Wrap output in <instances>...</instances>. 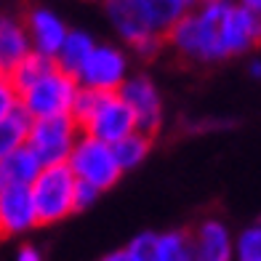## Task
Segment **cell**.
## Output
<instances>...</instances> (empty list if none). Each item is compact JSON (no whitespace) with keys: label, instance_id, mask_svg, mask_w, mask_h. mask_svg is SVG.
I'll use <instances>...</instances> for the list:
<instances>
[{"label":"cell","instance_id":"obj_26","mask_svg":"<svg viewBox=\"0 0 261 261\" xmlns=\"http://www.w3.org/2000/svg\"><path fill=\"white\" fill-rule=\"evenodd\" d=\"M101 261H134V258L128 256V251H125V248H120V251H112V253H107Z\"/></svg>","mask_w":261,"mask_h":261},{"label":"cell","instance_id":"obj_1","mask_svg":"<svg viewBox=\"0 0 261 261\" xmlns=\"http://www.w3.org/2000/svg\"><path fill=\"white\" fill-rule=\"evenodd\" d=\"M104 11L120 40L139 56H155L168 30L184 16L171 0H104Z\"/></svg>","mask_w":261,"mask_h":261},{"label":"cell","instance_id":"obj_17","mask_svg":"<svg viewBox=\"0 0 261 261\" xmlns=\"http://www.w3.org/2000/svg\"><path fill=\"white\" fill-rule=\"evenodd\" d=\"M30 125H32V117L24 110H16L0 120V163L27 144Z\"/></svg>","mask_w":261,"mask_h":261},{"label":"cell","instance_id":"obj_22","mask_svg":"<svg viewBox=\"0 0 261 261\" xmlns=\"http://www.w3.org/2000/svg\"><path fill=\"white\" fill-rule=\"evenodd\" d=\"M134 261H160V232H139L125 245Z\"/></svg>","mask_w":261,"mask_h":261},{"label":"cell","instance_id":"obj_23","mask_svg":"<svg viewBox=\"0 0 261 261\" xmlns=\"http://www.w3.org/2000/svg\"><path fill=\"white\" fill-rule=\"evenodd\" d=\"M16 110H21V93L14 83H11V77L3 75L0 77V120L8 117L11 112H16Z\"/></svg>","mask_w":261,"mask_h":261},{"label":"cell","instance_id":"obj_30","mask_svg":"<svg viewBox=\"0 0 261 261\" xmlns=\"http://www.w3.org/2000/svg\"><path fill=\"white\" fill-rule=\"evenodd\" d=\"M3 184H6V181H3V173H0V187H3Z\"/></svg>","mask_w":261,"mask_h":261},{"label":"cell","instance_id":"obj_3","mask_svg":"<svg viewBox=\"0 0 261 261\" xmlns=\"http://www.w3.org/2000/svg\"><path fill=\"white\" fill-rule=\"evenodd\" d=\"M72 117L80 123L83 134L96 136L107 141V144H115L123 136L139 130L134 110L117 91L101 93V91H91L80 86L75 107H72Z\"/></svg>","mask_w":261,"mask_h":261},{"label":"cell","instance_id":"obj_25","mask_svg":"<svg viewBox=\"0 0 261 261\" xmlns=\"http://www.w3.org/2000/svg\"><path fill=\"white\" fill-rule=\"evenodd\" d=\"M16 261H43V253H40V248H35V245H21L19 253H16Z\"/></svg>","mask_w":261,"mask_h":261},{"label":"cell","instance_id":"obj_20","mask_svg":"<svg viewBox=\"0 0 261 261\" xmlns=\"http://www.w3.org/2000/svg\"><path fill=\"white\" fill-rule=\"evenodd\" d=\"M160 261H197L192 234L181 229L160 232Z\"/></svg>","mask_w":261,"mask_h":261},{"label":"cell","instance_id":"obj_16","mask_svg":"<svg viewBox=\"0 0 261 261\" xmlns=\"http://www.w3.org/2000/svg\"><path fill=\"white\" fill-rule=\"evenodd\" d=\"M93 48H96V40H93L86 30H69L64 45L56 54V64L62 67L64 72L77 77V72L83 69V64L88 62V56L93 54Z\"/></svg>","mask_w":261,"mask_h":261},{"label":"cell","instance_id":"obj_29","mask_svg":"<svg viewBox=\"0 0 261 261\" xmlns=\"http://www.w3.org/2000/svg\"><path fill=\"white\" fill-rule=\"evenodd\" d=\"M208 3H219V0H197V6H208Z\"/></svg>","mask_w":261,"mask_h":261},{"label":"cell","instance_id":"obj_7","mask_svg":"<svg viewBox=\"0 0 261 261\" xmlns=\"http://www.w3.org/2000/svg\"><path fill=\"white\" fill-rule=\"evenodd\" d=\"M83 134L80 123L72 115H56V117H38L30 125V149L43 160V165L67 163L77 139Z\"/></svg>","mask_w":261,"mask_h":261},{"label":"cell","instance_id":"obj_11","mask_svg":"<svg viewBox=\"0 0 261 261\" xmlns=\"http://www.w3.org/2000/svg\"><path fill=\"white\" fill-rule=\"evenodd\" d=\"M128 101V107L136 115V128L141 134L155 136L163 125V96L158 86L147 75H134L123 83V88L117 91Z\"/></svg>","mask_w":261,"mask_h":261},{"label":"cell","instance_id":"obj_28","mask_svg":"<svg viewBox=\"0 0 261 261\" xmlns=\"http://www.w3.org/2000/svg\"><path fill=\"white\" fill-rule=\"evenodd\" d=\"M243 6H248L251 11H256V14H261V0H240Z\"/></svg>","mask_w":261,"mask_h":261},{"label":"cell","instance_id":"obj_14","mask_svg":"<svg viewBox=\"0 0 261 261\" xmlns=\"http://www.w3.org/2000/svg\"><path fill=\"white\" fill-rule=\"evenodd\" d=\"M32 54V40L27 24L19 21L16 16L0 14V67L8 75L21 59Z\"/></svg>","mask_w":261,"mask_h":261},{"label":"cell","instance_id":"obj_31","mask_svg":"<svg viewBox=\"0 0 261 261\" xmlns=\"http://www.w3.org/2000/svg\"><path fill=\"white\" fill-rule=\"evenodd\" d=\"M3 75H6V72H3V67H0V77H3Z\"/></svg>","mask_w":261,"mask_h":261},{"label":"cell","instance_id":"obj_27","mask_svg":"<svg viewBox=\"0 0 261 261\" xmlns=\"http://www.w3.org/2000/svg\"><path fill=\"white\" fill-rule=\"evenodd\" d=\"M248 75L253 80H261V59H253V62L248 64Z\"/></svg>","mask_w":261,"mask_h":261},{"label":"cell","instance_id":"obj_21","mask_svg":"<svg viewBox=\"0 0 261 261\" xmlns=\"http://www.w3.org/2000/svg\"><path fill=\"white\" fill-rule=\"evenodd\" d=\"M234 261H261V221L234 234Z\"/></svg>","mask_w":261,"mask_h":261},{"label":"cell","instance_id":"obj_2","mask_svg":"<svg viewBox=\"0 0 261 261\" xmlns=\"http://www.w3.org/2000/svg\"><path fill=\"white\" fill-rule=\"evenodd\" d=\"M227 0L208 6H195L192 11L176 21L168 30L165 40L168 45L184 59L195 64H216L224 62V43H221V14Z\"/></svg>","mask_w":261,"mask_h":261},{"label":"cell","instance_id":"obj_5","mask_svg":"<svg viewBox=\"0 0 261 261\" xmlns=\"http://www.w3.org/2000/svg\"><path fill=\"white\" fill-rule=\"evenodd\" d=\"M80 83L75 75L64 72L62 67H54L38 83L21 91V110L32 120L38 117H56V115H72V107L77 99Z\"/></svg>","mask_w":261,"mask_h":261},{"label":"cell","instance_id":"obj_15","mask_svg":"<svg viewBox=\"0 0 261 261\" xmlns=\"http://www.w3.org/2000/svg\"><path fill=\"white\" fill-rule=\"evenodd\" d=\"M43 168H45L43 160L30 149V144H24L21 149H16L14 155H8L3 163H0L3 181H8V184H24V187H32V181L40 176Z\"/></svg>","mask_w":261,"mask_h":261},{"label":"cell","instance_id":"obj_12","mask_svg":"<svg viewBox=\"0 0 261 261\" xmlns=\"http://www.w3.org/2000/svg\"><path fill=\"white\" fill-rule=\"evenodd\" d=\"M24 24H27L30 40H32V51L56 59L59 48L64 45L67 35H69V27L64 24V19L54 14L51 8H32Z\"/></svg>","mask_w":261,"mask_h":261},{"label":"cell","instance_id":"obj_10","mask_svg":"<svg viewBox=\"0 0 261 261\" xmlns=\"http://www.w3.org/2000/svg\"><path fill=\"white\" fill-rule=\"evenodd\" d=\"M40 224L35 208L32 189L24 184H3L0 187V237L27 234Z\"/></svg>","mask_w":261,"mask_h":261},{"label":"cell","instance_id":"obj_18","mask_svg":"<svg viewBox=\"0 0 261 261\" xmlns=\"http://www.w3.org/2000/svg\"><path fill=\"white\" fill-rule=\"evenodd\" d=\"M115 155H117V163H120L123 171H134L139 168L141 163L149 158L152 152V136L149 134H141V130H134V134L123 136L120 141H115Z\"/></svg>","mask_w":261,"mask_h":261},{"label":"cell","instance_id":"obj_9","mask_svg":"<svg viewBox=\"0 0 261 261\" xmlns=\"http://www.w3.org/2000/svg\"><path fill=\"white\" fill-rule=\"evenodd\" d=\"M221 43L227 59L253 51L261 43V14L243 6L240 0H227L221 14Z\"/></svg>","mask_w":261,"mask_h":261},{"label":"cell","instance_id":"obj_4","mask_svg":"<svg viewBox=\"0 0 261 261\" xmlns=\"http://www.w3.org/2000/svg\"><path fill=\"white\" fill-rule=\"evenodd\" d=\"M75 187H77V176L72 173V168L67 163L45 165L40 176L30 187L40 224H59L67 216L77 213L75 211Z\"/></svg>","mask_w":261,"mask_h":261},{"label":"cell","instance_id":"obj_24","mask_svg":"<svg viewBox=\"0 0 261 261\" xmlns=\"http://www.w3.org/2000/svg\"><path fill=\"white\" fill-rule=\"evenodd\" d=\"M101 197V189L88 181H77L75 187V211H88L96 200Z\"/></svg>","mask_w":261,"mask_h":261},{"label":"cell","instance_id":"obj_8","mask_svg":"<svg viewBox=\"0 0 261 261\" xmlns=\"http://www.w3.org/2000/svg\"><path fill=\"white\" fill-rule=\"evenodd\" d=\"M128 69H130L128 56L123 48L110 45V43H96V48L88 56V62L77 72V83L83 88H91V91L112 93V91H120L123 83L130 77Z\"/></svg>","mask_w":261,"mask_h":261},{"label":"cell","instance_id":"obj_6","mask_svg":"<svg viewBox=\"0 0 261 261\" xmlns=\"http://www.w3.org/2000/svg\"><path fill=\"white\" fill-rule=\"evenodd\" d=\"M67 165L77 176V181H88L93 187H99L101 192L112 189L120 181V176L125 173L120 168V163H117L115 147L96 136H88V134H80Z\"/></svg>","mask_w":261,"mask_h":261},{"label":"cell","instance_id":"obj_13","mask_svg":"<svg viewBox=\"0 0 261 261\" xmlns=\"http://www.w3.org/2000/svg\"><path fill=\"white\" fill-rule=\"evenodd\" d=\"M197 261H234V234L221 219H205L192 232Z\"/></svg>","mask_w":261,"mask_h":261},{"label":"cell","instance_id":"obj_19","mask_svg":"<svg viewBox=\"0 0 261 261\" xmlns=\"http://www.w3.org/2000/svg\"><path fill=\"white\" fill-rule=\"evenodd\" d=\"M54 67H56V59L43 56V54H38V51H32L30 56H24L14 69H11L8 77H11V83H14V86L19 88V93H21L24 88H30L32 83H38L45 72H51Z\"/></svg>","mask_w":261,"mask_h":261}]
</instances>
